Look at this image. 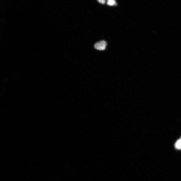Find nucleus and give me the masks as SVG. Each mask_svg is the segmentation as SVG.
<instances>
[{
    "label": "nucleus",
    "mask_w": 181,
    "mask_h": 181,
    "mask_svg": "<svg viewBox=\"0 0 181 181\" xmlns=\"http://www.w3.org/2000/svg\"><path fill=\"white\" fill-rule=\"evenodd\" d=\"M106 42L104 41H101L98 42L94 45V47L97 50H103L105 49L107 46Z\"/></svg>",
    "instance_id": "nucleus-1"
},
{
    "label": "nucleus",
    "mask_w": 181,
    "mask_h": 181,
    "mask_svg": "<svg viewBox=\"0 0 181 181\" xmlns=\"http://www.w3.org/2000/svg\"><path fill=\"white\" fill-rule=\"evenodd\" d=\"M107 4L110 6L117 5L115 0H108Z\"/></svg>",
    "instance_id": "nucleus-2"
},
{
    "label": "nucleus",
    "mask_w": 181,
    "mask_h": 181,
    "mask_svg": "<svg viewBox=\"0 0 181 181\" xmlns=\"http://www.w3.org/2000/svg\"><path fill=\"white\" fill-rule=\"evenodd\" d=\"M175 147L178 149H181V139L178 140L176 144Z\"/></svg>",
    "instance_id": "nucleus-3"
},
{
    "label": "nucleus",
    "mask_w": 181,
    "mask_h": 181,
    "mask_svg": "<svg viewBox=\"0 0 181 181\" xmlns=\"http://www.w3.org/2000/svg\"><path fill=\"white\" fill-rule=\"evenodd\" d=\"M101 4H104L106 2V0H97Z\"/></svg>",
    "instance_id": "nucleus-4"
},
{
    "label": "nucleus",
    "mask_w": 181,
    "mask_h": 181,
    "mask_svg": "<svg viewBox=\"0 0 181 181\" xmlns=\"http://www.w3.org/2000/svg\"><path fill=\"white\" fill-rule=\"evenodd\" d=\"M180 139H181V138H180Z\"/></svg>",
    "instance_id": "nucleus-5"
}]
</instances>
